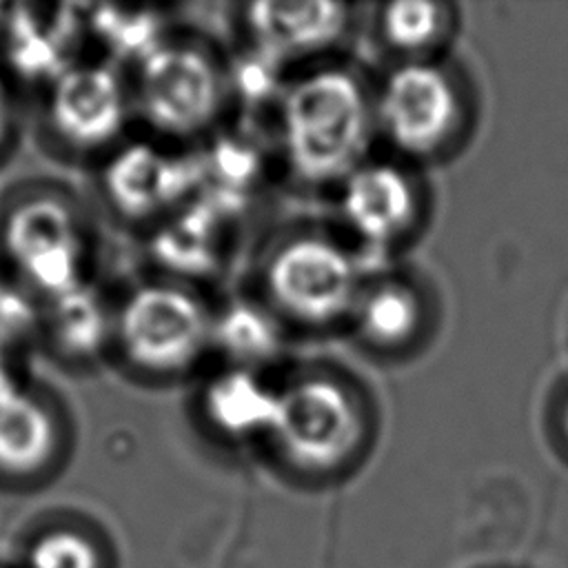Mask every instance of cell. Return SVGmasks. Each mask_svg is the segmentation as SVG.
Returning a JSON list of instances; mask_svg holds the SVG:
<instances>
[{
    "mask_svg": "<svg viewBox=\"0 0 568 568\" xmlns=\"http://www.w3.org/2000/svg\"><path fill=\"white\" fill-rule=\"evenodd\" d=\"M280 149L293 175L339 184L362 162L375 133L373 98L344 67L297 75L280 95Z\"/></svg>",
    "mask_w": 568,
    "mask_h": 568,
    "instance_id": "obj_1",
    "label": "cell"
},
{
    "mask_svg": "<svg viewBox=\"0 0 568 568\" xmlns=\"http://www.w3.org/2000/svg\"><path fill=\"white\" fill-rule=\"evenodd\" d=\"M368 417L359 393L331 373H304L277 388L268 442L295 470L331 475L366 444Z\"/></svg>",
    "mask_w": 568,
    "mask_h": 568,
    "instance_id": "obj_2",
    "label": "cell"
},
{
    "mask_svg": "<svg viewBox=\"0 0 568 568\" xmlns=\"http://www.w3.org/2000/svg\"><path fill=\"white\" fill-rule=\"evenodd\" d=\"M113 342L149 375H180L213 344V311L180 282L135 286L113 311Z\"/></svg>",
    "mask_w": 568,
    "mask_h": 568,
    "instance_id": "obj_3",
    "label": "cell"
},
{
    "mask_svg": "<svg viewBox=\"0 0 568 568\" xmlns=\"http://www.w3.org/2000/svg\"><path fill=\"white\" fill-rule=\"evenodd\" d=\"M264 288L280 317L304 326L335 324L351 317L362 293L359 264L339 242L300 233L268 257Z\"/></svg>",
    "mask_w": 568,
    "mask_h": 568,
    "instance_id": "obj_4",
    "label": "cell"
},
{
    "mask_svg": "<svg viewBox=\"0 0 568 568\" xmlns=\"http://www.w3.org/2000/svg\"><path fill=\"white\" fill-rule=\"evenodd\" d=\"M224 98L226 78L200 44L164 40L135 64L131 102L160 135H200L217 120Z\"/></svg>",
    "mask_w": 568,
    "mask_h": 568,
    "instance_id": "obj_5",
    "label": "cell"
},
{
    "mask_svg": "<svg viewBox=\"0 0 568 568\" xmlns=\"http://www.w3.org/2000/svg\"><path fill=\"white\" fill-rule=\"evenodd\" d=\"M2 244L18 284L40 302L89 282L87 240L78 213L55 195H31L4 220Z\"/></svg>",
    "mask_w": 568,
    "mask_h": 568,
    "instance_id": "obj_6",
    "label": "cell"
},
{
    "mask_svg": "<svg viewBox=\"0 0 568 568\" xmlns=\"http://www.w3.org/2000/svg\"><path fill=\"white\" fill-rule=\"evenodd\" d=\"M375 129L408 158L446 149L462 124V95L450 73L433 60H404L373 98Z\"/></svg>",
    "mask_w": 568,
    "mask_h": 568,
    "instance_id": "obj_7",
    "label": "cell"
},
{
    "mask_svg": "<svg viewBox=\"0 0 568 568\" xmlns=\"http://www.w3.org/2000/svg\"><path fill=\"white\" fill-rule=\"evenodd\" d=\"M131 89L104 62H73L49 84L47 115L55 135L80 151L113 144L131 115Z\"/></svg>",
    "mask_w": 568,
    "mask_h": 568,
    "instance_id": "obj_8",
    "label": "cell"
},
{
    "mask_svg": "<svg viewBox=\"0 0 568 568\" xmlns=\"http://www.w3.org/2000/svg\"><path fill=\"white\" fill-rule=\"evenodd\" d=\"M102 184L122 215L133 220L169 217L197 195L200 158L180 155L151 142H131L111 155Z\"/></svg>",
    "mask_w": 568,
    "mask_h": 568,
    "instance_id": "obj_9",
    "label": "cell"
},
{
    "mask_svg": "<svg viewBox=\"0 0 568 568\" xmlns=\"http://www.w3.org/2000/svg\"><path fill=\"white\" fill-rule=\"evenodd\" d=\"M344 224L366 244L386 248L415 224L419 195L413 178L393 162H362L339 182Z\"/></svg>",
    "mask_w": 568,
    "mask_h": 568,
    "instance_id": "obj_10",
    "label": "cell"
},
{
    "mask_svg": "<svg viewBox=\"0 0 568 568\" xmlns=\"http://www.w3.org/2000/svg\"><path fill=\"white\" fill-rule=\"evenodd\" d=\"M351 18V7L342 2H253L244 24L253 51L282 69L333 49L346 36Z\"/></svg>",
    "mask_w": 568,
    "mask_h": 568,
    "instance_id": "obj_11",
    "label": "cell"
},
{
    "mask_svg": "<svg viewBox=\"0 0 568 568\" xmlns=\"http://www.w3.org/2000/svg\"><path fill=\"white\" fill-rule=\"evenodd\" d=\"M60 422L33 390L20 386L0 397V473L11 479L36 477L58 455Z\"/></svg>",
    "mask_w": 568,
    "mask_h": 568,
    "instance_id": "obj_12",
    "label": "cell"
},
{
    "mask_svg": "<svg viewBox=\"0 0 568 568\" xmlns=\"http://www.w3.org/2000/svg\"><path fill=\"white\" fill-rule=\"evenodd\" d=\"M235 211L195 195L189 204L164 217L153 240L155 257L180 275H202L215 268L222 248V231Z\"/></svg>",
    "mask_w": 568,
    "mask_h": 568,
    "instance_id": "obj_13",
    "label": "cell"
},
{
    "mask_svg": "<svg viewBox=\"0 0 568 568\" xmlns=\"http://www.w3.org/2000/svg\"><path fill=\"white\" fill-rule=\"evenodd\" d=\"M277 410V388L260 373L229 366L215 375L202 393L206 422L224 437L251 439L268 437Z\"/></svg>",
    "mask_w": 568,
    "mask_h": 568,
    "instance_id": "obj_14",
    "label": "cell"
},
{
    "mask_svg": "<svg viewBox=\"0 0 568 568\" xmlns=\"http://www.w3.org/2000/svg\"><path fill=\"white\" fill-rule=\"evenodd\" d=\"M60 11V9H58ZM38 16L29 9H18L4 20V53L9 64L31 80H44L51 84L64 69L73 64L69 58L71 42L75 40V22L69 9H62L60 18Z\"/></svg>",
    "mask_w": 568,
    "mask_h": 568,
    "instance_id": "obj_15",
    "label": "cell"
},
{
    "mask_svg": "<svg viewBox=\"0 0 568 568\" xmlns=\"http://www.w3.org/2000/svg\"><path fill=\"white\" fill-rule=\"evenodd\" d=\"M73 359H91L113 342V311L91 282L42 302V333Z\"/></svg>",
    "mask_w": 568,
    "mask_h": 568,
    "instance_id": "obj_16",
    "label": "cell"
},
{
    "mask_svg": "<svg viewBox=\"0 0 568 568\" xmlns=\"http://www.w3.org/2000/svg\"><path fill=\"white\" fill-rule=\"evenodd\" d=\"M351 320L364 342L395 351L417 337L424 324V300L410 282L386 277L362 286Z\"/></svg>",
    "mask_w": 568,
    "mask_h": 568,
    "instance_id": "obj_17",
    "label": "cell"
},
{
    "mask_svg": "<svg viewBox=\"0 0 568 568\" xmlns=\"http://www.w3.org/2000/svg\"><path fill=\"white\" fill-rule=\"evenodd\" d=\"M284 346L280 315L253 300H233L213 313V344L229 366L260 373Z\"/></svg>",
    "mask_w": 568,
    "mask_h": 568,
    "instance_id": "obj_18",
    "label": "cell"
},
{
    "mask_svg": "<svg viewBox=\"0 0 568 568\" xmlns=\"http://www.w3.org/2000/svg\"><path fill=\"white\" fill-rule=\"evenodd\" d=\"M453 20V9L446 2H390L382 7L379 31L406 60H430L433 49L446 42Z\"/></svg>",
    "mask_w": 568,
    "mask_h": 568,
    "instance_id": "obj_19",
    "label": "cell"
},
{
    "mask_svg": "<svg viewBox=\"0 0 568 568\" xmlns=\"http://www.w3.org/2000/svg\"><path fill=\"white\" fill-rule=\"evenodd\" d=\"M111 58L140 64L164 38V18L153 9L98 7L84 18Z\"/></svg>",
    "mask_w": 568,
    "mask_h": 568,
    "instance_id": "obj_20",
    "label": "cell"
},
{
    "mask_svg": "<svg viewBox=\"0 0 568 568\" xmlns=\"http://www.w3.org/2000/svg\"><path fill=\"white\" fill-rule=\"evenodd\" d=\"M22 568H104V555L84 530L55 526L31 539Z\"/></svg>",
    "mask_w": 568,
    "mask_h": 568,
    "instance_id": "obj_21",
    "label": "cell"
},
{
    "mask_svg": "<svg viewBox=\"0 0 568 568\" xmlns=\"http://www.w3.org/2000/svg\"><path fill=\"white\" fill-rule=\"evenodd\" d=\"M42 333V302L18 282H0V337L16 351Z\"/></svg>",
    "mask_w": 568,
    "mask_h": 568,
    "instance_id": "obj_22",
    "label": "cell"
},
{
    "mask_svg": "<svg viewBox=\"0 0 568 568\" xmlns=\"http://www.w3.org/2000/svg\"><path fill=\"white\" fill-rule=\"evenodd\" d=\"M13 348L0 337V397L13 393L16 388L22 386V382L16 375L13 368Z\"/></svg>",
    "mask_w": 568,
    "mask_h": 568,
    "instance_id": "obj_23",
    "label": "cell"
},
{
    "mask_svg": "<svg viewBox=\"0 0 568 568\" xmlns=\"http://www.w3.org/2000/svg\"><path fill=\"white\" fill-rule=\"evenodd\" d=\"M9 129H11V106H9V100L0 87V146L4 144L7 135H9Z\"/></svg>",
    "mask_w": 568,
    "mask_h": 568,
    "instance_id": "obj_24",
    "label": "cell"
},
{
    "mask_svg": "<svg viewBox=\"0 0 568 568\" xmlns=\"http://www.w3.org/2000/svg\"><path fill=\"white\" fill-rule=\"evenodd\" d=\"M561 419H564V433H566V437H568V399H566V406H564V415H561Z\"/></svg>",
    "mask_w": 568,
    "mask_h": 568,
    "instance_id": "obj_25",
    "label": "cell"
},
{
    "mask_svg": "<svg viewBox=\"0 0 568 568\" xmlns=\"http://www.w3.org/2000/svg\"><path fill=\"white\" fill-rule=\"evenodd\" d=\"M7 16H9V13H7V7H2V4H0V27H2V24H4V20H7Z\"/></svg>",
    "mask_w": 568,
    "mask_h": 568,
    "instance_id": "obj_26",
    "label": "cell"
}]
</instances>
